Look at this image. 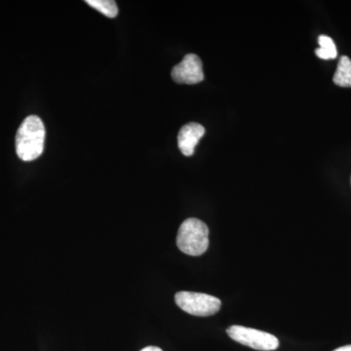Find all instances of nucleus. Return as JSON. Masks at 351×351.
I'll use <instances>...</instances> for the list:
<instances>
[{
	"mask_svg": "<svg viewBox=\"0 0 351 351\" xmlns=\"http://www.w3.org/2000/svg\"><path fill=\"white\" fill-rule=\"evenodd\" d=\"M334 351H351V346H341V348H337Z\"/></svg>",
	"mask_w": 351,
	"mask_h": 351,
	"instance_id": "9b49d317",
	"label": "nucleus"
},
{
	"mask_svg": "<svg viewBox=\"0 0 351 351\" xmlns=\"http://www.w3.org/2000/svg\"><path fill=\"white\" fill-rule=\"evenodd\" d=\"M205 128L196 122H191L182 126L178 135V145L180 151L186 156L195 154L196 145L204 136Z\"/></svg>",
	"mask_w": 351,
	"mask_h": 351,
	"instance_id": "423d86ee",
	"label": "nucleus"
},
{
	"mask_svg": "<svg viewBox=\"0 0 351 351\" xmlns=\"http://www.w3.org/2000/svg\"><path fill=\"white\" fill-rule=\"evenodd\" d=\"M332 82L339 87H351V60L343 56L339 59L338 68Z\"/></svg>",
	"mask_w": 351,
	"mask_h": 351,
	"instance_id": "0eeeda50",
	"label": "nucleus"
},
{
	"mask_svg": "<svg viewBox=\"0 0 351 351\" xmlns=\"http://www.w3.org/2000/svg\"><path fill=\"white\" fill-rule=\"evenodd\" d=\"M177 246L189 256H201L209 247V228L200 219L189 218L180 226Z\"/></svg>",
	"mask_w": 351,
	"mask_h": 351,
	"instance_id": "f03ea898",
	"label": "nucleus"
},
{
	"mask_svg": "<svg viewBox=\"0 0 351 351\" xmlns=\"http://www.w3.org/2000/svg\"><path fill=\"white\" fill-rule=\"evenodd\" d=\"M319 48L315 50L316 56L322 60L336 59L338 56L336 45L334 40L327 36H320L318 38Z\"/></svg>",
	"mask_w": 351,
	"mask_h": 351,
	"instance_id": "6e6552de",
	"label": "nucleus"
},
{
	"mask_svg": "<svg viewBox=\"0 0 351 351\" xmlns=\"http://www.w3.org/2000/svg\"><path fill=\"white\" fill-rule=\"evenodd\" d=\"M172 78L179 84H196L204 80L203 64L195 54H188L172 69Z\"/></svg>",
	"mask_w": 351,
	"mask_h": 351,
	"instance_id": "39448f33",
	"label": "nucleus"
},
{
	"mask_svg": "<svg viewBox=\"0 0 351 351\" xmlns=\"http://www.w3.org/2000/svg\"><path fill=\"white\" fill-rule=\"evenodd\" d=\"M86 3L99 12L104 14L106 17L112 19L119 15V8L115 1L112 0H86Z\"/></svg>",
	"mask_w": 351,
	"mask_h": 351,
	"instance_id": "1a4fd4ad",
	"label": "nucleus"
},
{
	"mask_svg": "<svg viewBox=\"0 0 351 351\" xmlns=\"http://www.w3.org/2000/svg\"><path fill=\"white\" fill-rule=\"evenodd\" d=\"M177 306L195 316L214 315L221 308V301L214 295L195 292H179L175 295Z\"/></svg>",
	"mask_w": 351,
	"mask_h": 351,
	"instance_id": "7ed1b4c3",
	"label": "nucleus"
},
{
	"mask_svg": "<svg viewBox=\"0 0 351 351\" xmlns=\"http://www.w3.org/2000/svg\"><path fill=\"white\" fill-rule=\"evenodd\" d=\"M141 351H162V350L157 348V346H147V348H145L144 350Z\"/></svg>",
	"mask_w": 351,
	"mask_h": 351,
	"instance_id": "9d476101",
	"label": "nucleus"
},
{
	"mask_svg": "<svg viewBox=\"0 0 351 351\" xmlns=\"http://www.w3.org/2000/svg\"><path fill=\"white\" fill-rule=\"evenodd\" d=\"M45 127L36 115H29L23 121L16 136V152L23 161L36 160L43 154Z\"/></svg>",
	"mask_w": 351,
	"mask_h": 351,
	"instance_id": "f257e3e1",
	"label": "nucleus"
},
{
	"mask_svg": "<svg viewBox=\"0 0 351 351\" xmlns=\"http://www.w3.org/2000/svg\"><path fill=\"white\" fill-rule=\"evenodd\" d=\"M226 332L233 341L241 343V345L249 346L253 350L272 351L277 350L279 346V341L276 336L269 334V332L253 329V328L233 325V326L228 328Z\"/></svg>",
	"mask_w": 351,
	"mask_h": 351,
	"instance_id": "20e7f679",
	"label": "nucleus"
}]
</instances>
